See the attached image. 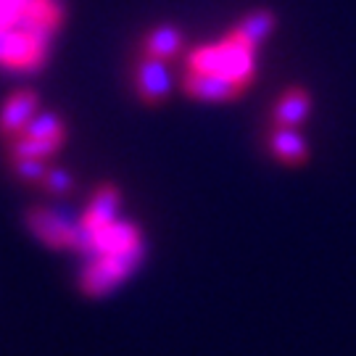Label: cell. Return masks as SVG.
<instances>
[{"label": "cell", "instance_id": "1", "mask_svg": "<svg viewBox=\"0 0 356 356\" xmlns=\"http://www.w3.org/2000/svg\"><path fill=\"white\" fill-rule=\"evenodd\" d=\"M79 288L85 296L103 298L138 272L145 254L140 227L122 216V193L101 185L79 211Z\"/></svg>", "mask_w": 356, "mask_h": 356}, {"label": "cell", "instance_id": "2", "mask_svg": "<svg viewBox=\"0 0 356 356\" xmlns=\"http://www.w3.org/2000/svg\"><path fill=\"white\" fill-rule=\"evenodd\" d=\"M259 72V45L229 26L219 40L195 45L185 56L182 90L204 103H227L254 85Z\"/></svg>", "mask_w": 356, "mask_h": 356}, {"label": "cell", "instance_id": "3", "mask_svg": "<svg viewBox=\"0 0 356 356\" xmlns=\"http://www.w3.org/2000/svg\"><path fill=\"white\" fill-rule=\"evenodd\" d=\"M64 19V0H0V69L40 72Z\"/></svg>", "mask_w": 356, "mask_h": 356}, {"label": "cell", "instance_id": "4", "mask_svg": "<svg viewBox=\"0 0 356 356\" xmlns=\"http://www.w3.org/2000/svg\"><path fill=\"white\" fill-rule=\"evenodd\" d=\"M66 140V124L61 116L40 108V114L26 124L22 132H16L8 138V151H11L13 166L16 172L26 179H38L45 175V159H51L53 153Z\"/></svg>", "mask_w": 356, "mask_h": 356}, {"label": "cell", "instance_id": "5", "mask_svg": "<svg viewBox=\"0 0 356 356\" xmlns=\"http://www.w3.org/2000/svg\"><path fill=\"white\" fill-rule=\"evenodd\" d=\"M26 225L32 235L42 245L53 251H79V219L69 216L66 211L51 209V206H38L26 214Z\"/></svg>", "mask_w": 356, "mask_h": 356}, {"label": "cell", "instance_id": "6", "mask_svg": "<svg viewBox=\"0 0 356 356\" xmlns=\"http://www.w3.org/2000/svg\"><path fill=\"white\" fill-rule=\"evenodd\" d=\"M132 85H135V92L140 95L143 103L159 106L172 92V72L161 58L143 56L132 69Z\"/></svg>", "mask_w": 356, "mask_h": 356}, {"label": "cell", "instance_id": "7", "mask_svg": "<svg viewBox=\"0 0 356 356\" xmlns=\"http://www.w3.org/2000/svg\"><path fill=\"white\" fill-rule=\"evenodd\" d=\"M40 114V98L35 90H13L6 101L0 103V135L8 140Z\"/></svg>", "mask_w": 356, "mask_h": 356}, {"label": "cell", "instance_id": "8", "mask_svg": "<svg viewBox=\"0 0 356 356\" xmlns=\"http://www.w3.org/2000/svg\"><path fill=\"white\" fill-rule=\"evenodd\" d=\"M267 148L285 166L304 164L306 156H309V143H306V138L296 127H277V124H272Z\"/></svg>", "mask_w": 356, "mask_h": 356}, {"label": "cell", "instance_id": "9", "mask_svg": "<svg viewBox=\"0 0 356 356\" xmlns=\"http://www.w3.org/2000/svg\"><path fill=\"white\" fill-rule=\"evenodd\" d=\"M312 114V95L306 88H288L272 108V124L277 127H301Z\"/></svg>", "mask_w": 356, "mask_h": 356}, {"label": "cell", "instance_id": "10", "mask_svg": "<svg viewBox=\"0 0 356 356\" xmlns=\"http://www.w3.org/2000/svg\"><path fill=\"white\" fill-rule=\"evenodd\" d=\"M182 51H185V35L175 24L153 26L151 32H145V38H143V56L169 61V58L179 56Z\"/></svg>", "mask_w": 356, "mask_h": 356}, {"label": "cell", "instance_id": "11", "mask_svg": "<svg viewBox=\"0 0 356 356\" xmlns=\"http://www.w3.org/2000/svg\"><path fill=\"white\" fill-rule=\"evenodd\" d=\"M275 26H277V19H275V13L269 11V8H256V11H248L245 16H241L232 29L235 32H241L245 40H251L254 45H264L269 40V35L275 32Z\"/></svg>", "mask_w": 356, "mask_h": 356}]
</instances>
